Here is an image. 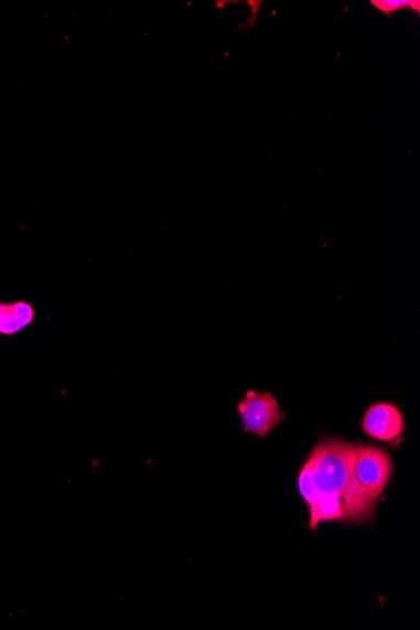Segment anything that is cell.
Wrapping results in <instances>:
<instances>
[{
  "label": "cell",
  "instance_id": "5",
  "mask_svg": "<svg viewBox=\"0 0 420 630\" xmlns=\"http://www.w3.org/2000/svg\"><path fill=\"white\" fill-rule=\"evenodd\" d=\"M35 311L30 303L0 302V335L12 337L18 334L34 321Z\"/></svg>",
  "mask_w": 420,
  "mask_h": 630
},
{
  "label": "cell",
  "instance_id": "4",
  "mask_svg": "<svg viewBox=\"0 0 420 630\" xmlns=\"http://www.w3.org/2000/svg\"><path fill=\"white\" fill-rule=\"evenodd\" d=\"M362 426L366 435L380 442H392L405 434L403 414L396 405L388 403L371 405L365 413Z\"/></svg>",
  "mask_w": 420,
  "mask_h": 630
},
{
  "label": "cell",
  "instance_id": "1",
  "mask_svg": "<svg viewBox=\"0 0 420 630\" xmlns=\"http://www.w3.org/2000/svg\"><path fill=\"white\" fill-rule=\"evenodd\" d=\"M363 445L342 439L321 440L299 477V490L310 508V530L324 521L365 522L374 516L379 499L364 490L354 474Z\"/></svg>",
  "mask_w": 420,
  "mask_h": 630
},
{
  "label": "cell",
  "instance_id": "3",
  "mask_svg": "<svg viewBox=\"0 0 420 630\" xmlns=\"http://www.w3.org/2000/svg\"><path fill=\"white\" fill-rule=\"evenodd\" d=\"M238 413L245 430L262 438L284 420V413L272 393L247 392L245 401L238 405Z\"/></svg>",
  "mask_w": 420,
  "mask_h": 630
},
{
  "label": "cell",
  "instance_id": "6",
  "mask_svg": "<svg viewBox=\"0 0 420 630\" xmlns=\"http://www.w3.org/2000/svg\"><path fill=\"white\" fill-rule=\"evenodd\" d=\"M371 4L377 7L379 11L391 14L408 7L413 8V6H418L419 2H410V0H381V2H379V0H374Z\"/></svg>",
  "mask_w": 420,
  "mask_h": 630
},
{
  "label": "cell",
  "instance_id": "2",
  "mask_svg": "<svg viewBox=\"0 0 420 630\" xmlns=\"http://www.w3.org/2000/svg\"><path fill=\"white\" fill-rule=\"evenodd\" d=\"M355 479L371 496L380 499L392 474V461L386 448L362 446L354 466Z\"/></svg>",
  "mask_w": 420,
  "mask_h": 630
}]
</instances>
